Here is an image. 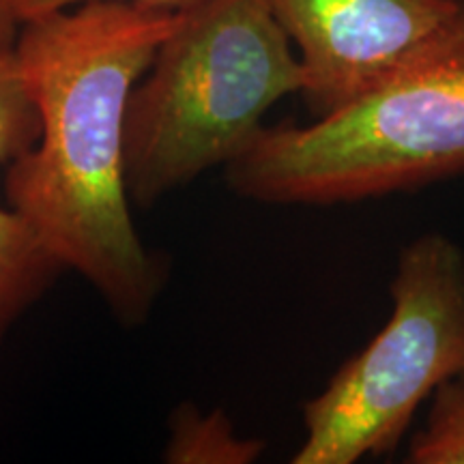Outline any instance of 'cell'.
<instances>
[{"label":"cell","mask_w":464,"mask_h":464,"mask_svg":"<svg viewBox=\"0 0 464 464\" xmlns=\"http://www.w3.org/2000/svg\"><path fill=\"white\" fill-rule=\"evenodd\" d=\"M174 20L177 11L91 0L24 20L14 42L39 138L5 168V198L127 327L147 321L168 277L131 219L127 103Z\"/></svg>","instance_id":"1"},{"label":"cell","mask_w":464,"mask_h":464,"mask_svg":"<svg viewBox=\"0 0 464 464\" xmlns=\"http://www.w3.org/2000/svg\"><path fill=\"white\" fill-rule=\"evenodd\" d=\"M226 170L237 196L266 205H340L464 174V0L396 73L310 125L260 127Z\"/></svg>","instance_id":"2"},{"label":"cell","mask_w":464,"mask_h":464,"mask_svg":"<svg viewBox=\"0 0 464 464\" xmlns=\"http://www.w3.org/2000/svg\"><path fill=\"white\" fill-rule=\"evenodd\" d=\"M304 73L266 0H194L133 86L125 116L130 200L164 196L239 158Z\"/></svg>","instance_id":"3"},{"label":"cell","mask_w":464,"mask_h":464,"mask_svg":"<svg viewBox=\"0 0 464 464\" xmlns=\"http://www.w3.org/2000/svg\"><path fill=\"white\" fill-rule=\"evenodd\" d=\"M385 327L304 406L295 464H353L396 450L421 402L464 372V252L426 232L398 254Z\"/></svg>","instance_id":"4"},{"label":"cell","mask_w":464,"mask_h":464,"mask_svg":"<svg viewBox=\"0 0 464 464\" xmlns=\"http://www.w3.org/2000/svg\"><path fill=\"white\" fill-rule=\"evenodd\" d=\"M297 45L314 119L363 97L426 48L462 0H266Z\"/></svg>","instance_id":"5"},{"label":"cell","mask_w":464,"mask_h":464,"mask_svg":"<svg viewBox=\"0 0 464 464\" xmlns=\"http://www.w3.org/2000/svg\"><path fill=\"white\" fill-rule=\"evenodd\" d=\"M65 271L20 213L0 205V348Z\"/></svg>","instance_id":"6"},{"label":"cell","mask_w":464,"mask_h":464,"mask_svg":"<svg viewBox=\"0 0 464 464\" xmlns=\"http://www.w3.org/2000/svg\"><path fill=\"white\" fill-rule=\"evenodd\" d=\"M263 439L239 437L222 409L202 413L183 402L168 421L164 460L172 464H249L265 454Z\"/></svg>","instance_id":"7"},{"label":"cell","mask_w":464,"mask_h":464,"mask_svg":"<svg viewBox=\"0 0 464 464\" xmlns=\"http://www.w3.org/2000/svg\"><path fill=\"white\" fill-rule=\"evenodd\" d=\"M426 426L413 434L404 462L464 464V379H450L432 393Z\"/></svg>","instance_id":"8"},{"label":"cell","mask_w":464,"mask_h":464,"mask_svg":"<svg viewBox=\"0 0 464 464\" xmlns=\"http://www.w3.org/2000/svg\"><path fill=\"white\" fill-rule=\"evenodd\" d=\"M39 114L22 80L14 45H0V168L37 142Z\"/></svg>","instance_id":"9"},{"label":"cell","mask_w":464,"mask_h":464,"mask_svg":"<svg viewBox=\"0 0 464 464\" xmlns=\"http://www.w3.org/2000/svg\"><path fill=\"white\" fill-rule=\"evenodd\" d=\"M11 3H14L15 15L22 24V22L31 20V17L50 14V11L75 7V5L91 3V0H11ZM127 3H138V5H147V7H155V9L177 11L185 7V5L194 3V0H127Z\"/></svg>","instance_id":"10"},{"label":"cell","mask_w":464,"mask_h":464,"mask_svg":"<svg viewBox=\"0 0 464 464\" xmlns=\"http://www.w3.org/2000/svg\"><path fill=\"white\" fill-rule=\"evenodd\" d=\"M17 31H20V20L15 15L14 3L0 0V45H14Z\"/></svg>","instance_id":"11"},{"label":"cell","mask_w":464,"mask_h":464,"mask_svg":"<svg viewBox=\"0 0 464 464\" xmlns=\"http://www.w3.org/2000/svg\"><path fill=\"white\" fill-rule=\"evenodd\" d=\"M460 379H464V372H462V376H460Z\"/></svg>","instance_id":"12"}]
</instances>
